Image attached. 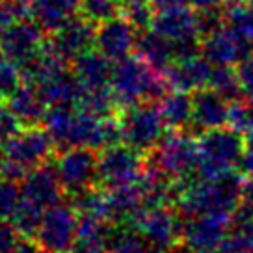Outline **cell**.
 <instances>
[{
	"mask_svg": "<svg viewBox=\"0 0 253 253\" xmlns=\"http://www.w3.org/2000/svg\"><path fill=\"white\" fill-rule=\"evenodd\" d=\"M21 199L17 198L15 188L6 181H0V216L2 218H8L17 212V207H19Z\"/></svg>",
	"mask_w": 253,
	"mask_h": 253,
	"instance_id": "obj_28",
	"label": "cell"
},
{
	"mask_svg": "<svg viewBox=\"0 0 253 253\" xmlns=\"http://www.w3.org/2000/svg\"><path fill=\"white\" fill-rule=\"evenodd\" d=\"M136 48L143 62H147L153 69H158V71H166L175 62L173 43L162 38L155 30L145 32L142 38L136 41Z\"/></svg>",
	"mask_w": 253,
	"mask_h": 253,
	"instance_id": "obj_18",
	"label": "cell"
},
{
	"mask_svg": "<svg viewBox=\"0 0 253 253\" xmlns=\"http://www.w3.org/2000/svg\"><path fill=\"white\" fill-rule=\"evenodd\" d=\"M151 26L157 34H160L162 38H166L171 43L201 38L198 26V15L192 9H188V6L158 11L157 15L153 17Z\"/></svg>",
	"mask_w": 253,
	"mask_h": 253,
	"instance_id": "obj_13",
	"label": "cell"
},
{
	"mask_svg": "<svg viewBox=\"0 0 253 253\" xmlns=\"http://www.w3.org/2000/svg\"><path fill=\"white\" fill-rule=\"evenodd\" d=\"M77 231L79 225L71 209L54 205L43 214L34 237L47 253H65L71 250Z\"/></svg>",
	"mask_w": 253,
	"mask_h": 253,
	"instance_id": "obj_7",
	"label": "cell"
},
{
	"mask_svg": "<svg viewBox=\"0 0 253 253\" xmlns=\"http://www.w3.org/2000/svg\"><path fill=\"white\" fill-rule=\"evenodd\" d=\"M237 73L246 97H253V54L246 56L237 65Z\"/></svg>",
	"mask_w": 253,
	"mask_h": 253,
	"instance_id": "obj_29",
	"label": "cell"
},
{
	"mask_svg": "<svg viewBox=\"0 0 253 253\" xmlns=\"http://www.w3.org/2000/svg\"><path fill=\"white\" fill-rule=\"evenodd\" d=\"M225 0H192V4L198 9H212V8H220L223 6Z\"/></svg>",
	"mask_w": 253,
	"mask_h": 253,
	"instance_id": "obj_34",
	"label": "cell"
},
{
	"mask_svg": "<svg viewBox=\"0 0 253 253\" xmlns=\"http://www.w3.org/2000/svg\"><path fill=\"white\" fill-rule=\"evenodd\" d=\"M11 112L19 118V121L40 118L41 104L30 91H26V89H15L13 97H11Z\"/></svg>",
	"mask_w": 253,
	"mask_h": 253,
	"instance_id": "obj_24",
	"label": "cell"
},
{
	"mask_svg": "<svg viewBox=\"0 0 253 253\" xmlns=\"http://www.w3.org/2000/svg\"><path fill=\"white\" fill-rule=\"evenodd\" d=\"M227 125H229L233 130L240 132L242 136L252 128L253 110H252V106H250V103H248V99H246V101L238 99V101L229 103V119H227Z\"/></svg>",
	"mask_w": 253,
	"mask_h": 253,
	"instance_id": "obj_25",
	"label": "cell"
},
{
	"mask_svg": "<svg viewBox=\"0 0 253 253\" xmlns=\"http://www.w3.org/2000/svg\"><path fill=\"white\" fill-rule=\"evenodd\" d=\"M158 110L162 114V119L166 126L173 130H182L184 126L194 123V99L186 91H177L166 93L158 101Z\"/></svg>",
	"mask_w": 253,
	"mask_h": 253,
	"instance_id": "obj_17",
	"label": "cell"
},
{
	"mask_svg": "<svg viewBox=\"0 0 253 253\" xmlns=\"http://www.w3.org/2000/svg\"><path fill=\"white\" fill-rule=\"evenodd\" d=\"M48 140L41 132H26L21 136L9 138V145L6 149V164L4 168L9 175H21L24 169L36 166L41 158L47 155Z\"/></svg>",
	"mask_w": 253,
	"mask_h": 253,
	"instance_id": "obj_11",
	"label": "cell"
},
{
	"mask_svg": "<svg viewBox=\"0 0 253 253\" xmlns=\"http://www.w3.org/2000/svg\"><path fill=\"white\" fill-rule=\"evenodd\" d=\"M132 30H134V26L123 19L106 21L99 32V36H97L101 54L106 56L108 60H118V62L126 58L132 47H136Z\"/></svg>",
	"mask_w": 253,
	"mask_h": 253,
	"instance_id": "obj_15",
	"label": "cell"
},
{
	"mask_svg": "<svg viewBox=\"0 0 253 253\" xmlns=\"http://www.w3.org/2000/svg\"><path fill=\"white\" fill-rule=\"evenodd\" d=\"M233 216L223 214H203L188 218L182 225V242L190 252L220 248L231 231Z\"/></svg>",
	"mask_w": 253,
	"mask_h": 253,
	"instance_id": "obj_8",
	"label": "cell"
},
{
	"mask_svg": "<svg viewBox=\"0 0 253 253\" xmlns=\"http://www.w3.org/2000/svg\"><path fill=\"white\" fill-rule=\"evenodd\" d=\"M198 26H199L201 38H205V36H211V34H214V32H218L220 28H223V11H220L218 8L199 9Z\"/></svg>",
	"mask_w": 253,
	"mask_h": 253,
	"instance_id": "obj_27",
	"label": "cell"
},
{
	"mask_svg": "<svg viewBox=\"0 0 253 253\" xmlns=\"http://www.w3.org/2000/svg\"><path fill=\"white\" fill-rule=\"evenodd\" d=\"M140 155L134 147H110L104 151L97 166V173L110 186L132 184L140 175Z\"/></svg>",
	"mask_w": 253,
	"mask_h": 253,
	"instance_id": "obj_9",
	"label": "cell"
},
{
	"mask_svg": "<svg viewBox=\"0 0 253 253\" xmlns=\"http://www.w3.org/2000/svg\"><path fill=\"white\" fill-rule=\"evenodd\" d=\"M248 103H250V106H252V110H253V97H248Z\"/></svg>",
	"mask_w": 253,
	"mask_h": 253,
	"instance_id": "obj_37",
	"label": "cell"
},
{
	"mask_svg": "<svg viewBox=\"0 0 253 253\" xmlns=\"http://www.w3.org/2000/svg\"><path fill=\"white\" fill-rule=\"evenodd\" d=\"M106 60H108L106 56L97 54L80 56L77 63V73H79V80L89 87V91H106L104 86L112 79L110 65Z\"/></svg>",
	"mask_w": 253,
	"mask_h": 253,
	"instance_id": "obj_19",
	"label": "cell"
},
{
	"mask_svg": "<svg viewBox=\"0 0 253 253\" xmlns=\"http://www.w3.org/2000/svg\"><path fill=\"white\" fill-rule=\"evenodd\" d=\"M198 173L203 179H216L235 171L246 149L244 136L233 128L205 130L198 140Z\"/></svg>",
	"mask_w": 253,
	"mask_h": 253,
	"instance_id": "obj_3",
	"label": "cell"
},
{
	"mask_svg": "<svg viewBox=\"0 0 253 253\" xmlns=\"http://www.w3.org/2000/svg\"><path fill=\"white\" fill-rule=\"evenodd\" d=\"M201 54L214 67H223V65H238L252 52L244 41L238 40L233 32L223 26L218 32L205 36L201 40Z\"/></svg>",
	"mask_w": 253,
	"mask_h": 253,
	"instance_id": "obj_12",
	"label": "cell"
},
{
	"mask_svg": "<svg viewBox=\"0 0 253 253\" xmlns=\"http://www.w3.org/2000/svg\"><path fill=\"white\" fill-rule=\"evenodd\" d=\"M212 69V63L203 54H198L192 58H184V60H175L164 71V79L168 80L171 89L192 93V91H198L201 87L209 86Z\"/></svg>",
	"mask_w": 253,
	"mask_h": 253,
	"instance_id": "obj_10",
	"label": "cell"
},
{
	"mask_svg": "<svg viewBox=\"0 0 253 253\" xmlns=\"http://www.w3.org/2000/svg\"><path fill=\"white\" fill-rule=\"evenodd\" d=\"M198 140L181 130L164 136L153 151V168L173 179H188L192 171H198Z\"/></svg>",
	"mask_w": 253,
	"mask_h": 253,
	"instance_id": "obj_4",
	"label": "cell"
},
{
	"mask_svg": "<svg viewBox=\"0 0 253 253\" xmlns=\"http://www.w3.org/2000/svg\"><path fill=\"white\" fill-rule=\"evenodd\" d=\"M192 253H221L220 248H211V250H199V252H192Z\"/></svg>",
	"mask_w": 253,
	"mask_h": 253,
	"instance_id": "obj_35",
	"label": "cell"
},
{
	"mask_svg": "<svg viewBox=\"0 0 253 253\" xmlns=\"http://www.w3.org/2000/svg\"><path fill=\"white\" fill-rule=\"evenodd\" d=\"M192 0H151L153 8L157 11H164V9H175V8H186Z\"/></svg>",
	"mask_w": 253,
	"mask_h": 253,
	"instance_id": "obj_33",
	"label": "cell"
},
{
	"mask_svg": "<svg viewBox=\"0 0 253 253\" xmlns=\"http://www.w3.org/2000/svg\"><path fill=\"white\" fill-rule=\"evenodd\" d=\"M164 119L153 104H134L121 123V134L130 147L145 151L155 147L164 138Z\"/></svg>",
	"mask_w": 253,
	"mask_h": 253,
	"instance_id": "obj_6",
	"label": "cell"
},
{
	"mask_svg": "<svg viewBox=\"0 0 253 253\" xmlns=\"http://www.w3.org/2000/svg\"><path fill=\"white\" fill-rule=\"evenodd\" d=\"M181 214L171 212L166 207H153L143 209L136 216L134 227L136 233L149 244L151 250H173L182 240V223Z\"/></svg>",
	"mask_w": 253,
	"mask_h": 253,
	"instance_id": "obj_5",
	"label": "cell"
},
{
	"mask_svg": "<svg viewBox=\"0 0 253 253\" xmlns=\"http://www.w3.org/2000/svg\"><path fill=\"white\" fill-rule=\"evenodd\" d=\"M194 99V123L201 130H212L227 125L229 101L211 87H201L192 95Z\"/></svg>",
	"mask_w": 253,
	"mask_h": 253,
	"instance_id": "obj_14",
	"label": "cell"
},
{
	"mask_svg": "<svg viewBox=\"0 0 253 253\" xmlns=\"http://www.w3.org/2000/svg\"><path fill=\"white\" fill-rule=\"evenodd\" d=\"M242 181L244 179H240L237 169L216 179L201 177L198 181H186L177 199L179 214L186 220L203 214L233 216L240 205Z\"/></svg>",
	"mask_w": 253,
	"mask_h": 253,
	"instance_id": "obj_1",
	"label": "cell"
},
{
	"mask_svg": "<svg viewBox=\"0 0 253 253\" xmlns=\"http://www.w3.org/2000/svg\"><path fill=\"white\" fill-rule=\"evenodd\" d=\"M17 75L15 69L8 63H0V91H15Z\"/></svg>",
	"mask_w": 253,
	"mask_h": 253,
	"instance_id": "obj_31",
	"label": "cell"
},
{
	"mask_svg": "<svg viewBox=\"0 0 253 253\" xmlns=\"http://www.w3.org/2000/svg\"><path fill=\"white\" fill-rule=\"evenodd\" d=\"M6 23H8V15H6V13L2 11V8H0V28H2Z\"/></svg>",
	"mask_w": 253,
	"mask_h": 253,
	"instance_id": "obj_36",
	"label": "cell"
},
{
	"mask_svg": "<svg viewBox=\"0 0 253 253\" xmlns=\"http://www.w3.org/2000/svg\"><path fill=\"white\" fill-rule=\"evenodd\" d=\"M86 11L91 19H110L114 0H86Z\"/></svg>",
	"mask_w": 253,
	"mask_h": 253,
	"instance_id": "obj_30",
	"label": "cell"
},
{
	"mask_svg": "<svg viewBox=\"0 0 253 253\" xmlns=\"http://www.w3.org/2000/svg\"><path fill=\"white\" fill-rule=\"evenodd\" d=\"M75 0H38L36 15L47 28H62L67 23Z\"/></svg>",
	"mask_w": 253,
	"mask_h": 253,
	"instance_id": "obj_23",
	"label": "cell"
},
{
	"mask_svg": "<svg viewBox=\"0 0 253 253\" xmlns=\"http://www.w3.org/2000/svg\"><path fill=\"white\" fill-rule=\"evenodd\" d=\"M97 160L89 151L75 149L58 166V179L69 190H84L97 173Z\"/></svg>",
	"mask_w": 253,
	"mask_h": 253,
	"instance_id": "obj_16",
	"label": "cell"
},
{
	"mask_svg": "<svg viewBox=\"0 0 253 253\" xmlns=\"http://www.w3.org/2000/svg\"><path fill=\"white\" fill-rule=\"evenodd\" d=\"M246 2H248V4H252V6H253V0H246Z\"/></svg>",
	"mask_w": 253,
	"mask_h": 253,
	"instance_id": "obj_38",
	"label": "cell"
},
{
	"mask_svg": "<svg viewBox=\"0 0 253 253\" xmlns=\"http://www.w3.org/2000/svg\"><path fill=\"white\" fill-rule=\"evenodd\" d=\"M112 91L119 103L126 106L140 104L143 99H157L160 101L168 93V80L153 73L147 62L142 58H123L119 60L118 67L112 71Z\"/></svg>",
	"mask_w": 253,
	"mask_h": 253,
	"instance_id": "obj_2",
	"label": "cell"
},
{
	"mask_svg": "<svg viewBox=\"0 0 253 253\" xmlns=\"http://www.w3.org/2000/svg\"><path fill=\"white\" fill-rule=\"evenodd\" d=\"M153 9L155 8H153L151 0H126L125 4L126 21L132 24V26L143 28V26L153 23V17H151Z\"/></svg>",
	"mask_w": 253,
	"mask_h": 253,
	"instance_id": "obj_26",
	"label": "cell"
},
{
	"mask_svg": "<svg viewBox=\"0 0 253 253\" xmlns=\"http://www.w3.org/2000/svg\"><path fill=\"white\" fill-rule=\"evenodd\" d=\"M91 41V32H89V26L79 21L75 24H65L62 28V34L58 38V45H56V50H58V56H71V54H79L82 52L86 45Z\"/></svg>",
	"mask_w": 253,
	"mask_h": 253,
	"instance_id": "obj_22",
	"label": "cell"
},
{
	"mask_svg": "<svg viewBox=\"0 0 253 253\" xmlns=\"http://www.w3.org/2000/svg\"><path fill=\"white\" fill-rule=\"evenodd\" d=\"M38 43H40V34L30 26H15L4 36V50L13 60L30 62L28 58L36 56Z\"/></svg>",
	"mask_w": 253,
	"mask_h": 253,
	"instance_id": "obj_20",
	"label": "cell"
},
{
	"mask_svg": "<svg viewBox=\"0 0 253 253\" xmlns=\"http://www.w3.org/2000/svg\"><path fill=\"white\" fill-rule=\"evenodd\" d=\"M238 168L242 169L244 175L253 177V143H246V149H244V153H242V158H240Z\"/></svg>",
	"mask_w": 253,
	"mask_h": 253,
	"instance_id": "obj_32",
	"label": "cell"
},
{
	"mask_svg": "<svg viewBox=\"0 0 253 253\" xmlns=\"http://www.w3.org/2000/svg\"><path fill=\"white\" fill-rule=\"evenodd\" d=\"M207 87H211L216 93H220L229 103L238 101L244 95V89H242V84H240V79H238V73L237 69H233V65L214 67Z\"/></svg>",
	"mask_w": 253,
	"mask_h": 253,
	"instance_id": "obj_21",
	"label": "cell"
}]
</instances>
